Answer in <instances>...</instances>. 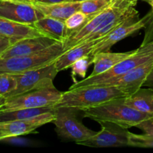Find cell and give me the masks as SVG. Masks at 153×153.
Returning a JSON list of instances; mask_svg holds the SVG:
<instances>
[{"instance_id":"cell-1","label":"cell","mask_w":153,"mask_h":153,"mask_svg":"<svg viewBox=\"0 0 153 153\" xmlns=\"http://www.w3.org/2000/svg\"><path fill=\"white\" fill-rule=\"evenodd\" d=\"M123 97H127L126 94L116 87L104 85L82 87L63 93L61 100L54 106V108L70 107L83 111L111 100Z\"/></svg>"},{"instance_id":"cell-2","label":"cell","mask_w":153,"mask_h":153,"mask_svg":"<svg viewBox=\"0 0 153 153\" xmlns=\"http://www.w3.org/2000/svg\"><path fill=\"white\" fill-rule=\"evenodd\" d=\"M138 0H113L105 8L90 18L78 31L70 34L64 42V52L74 47L91 32L106 26L111 22L126 17L136 11Z\"/></svg>"},{"instance_id":"cell-3","label":"cell","mask_w":153,"mask_h":153,"mask_svg":"<svg viewBox=\"0 0 153 153\" xmlns=\"http://www.w3.org/2000/svg\"><path fill=\"white\" fill-rule=\"evenodd\" d=\"M125 98H118L101 105L83 111L84 117L93 120L111 122L126 128L136 126L142 121L153 117L127 105Z\"/></svg>"},{"instance_id":"cell-4","label":"cell","mask_w":153,"mask_h":153,"mask_svg":"<svg viewBox=\"0 0 153 153\" xmlns=\"http://www.w3.org/2000/svg\"><path fill=\"white\" fill-rule=\"evenodd\" d=\"M64 52V43L58 41L47 49L31 55L0 58V73L20 74L54 62Z\"/></svg>"},{"instance_id":"cell-5","label":"cell","mask_w":153,"mask_h":153,"mask_svg":"<svg viewBox=\"0 0 153 153\" xmlns=\"http://www.w3.org/2000/svg\"><path fill=\"white\" fill-rule=\"evenodd\" d=\"M55 118L53 123L55 132L62 140L79 143L85 141L97 134L85 126L77 117L80 110L70 107L55 108Z\"/></svg>"},{"instance_id":"cell-6","label":"cell","mask_w":153,"mask_h":153,"mask_svg":"<svg viewBox=\"0 0 153 153\" xmlns=\"http://www.w3.org/2000/svg\"><path fill=\"white\" fill-rule=\"evenodd\" d=\"M63 93L54 88H46L9 97L0 111L16 109L53 107L61 100Z\"/></svg>"},{"instance_id":"cell-7","label":"cell","mask_w":153,"mask_h":153,"mask_svg":"<svg viewBox=\"0 0 153 153\" xmlns=\"http://www.w3.org/2000/svg\"><path fill=\"white\" fill-rule=\"evenodd\" d=\"M152 58L153 52H150V53L140 52H138V49H137V52L135 54L123 60L122 61L114 66L110 70H107L106 72L98 75V76H95L91 78L87 77L83 80L74 82V84L70 86L69 90L82 88V87L98 85L108 82V81L114 80V79L121 77L123 75L126 74L128 72L131 71L137 66L140 65Z\"/></svg>"},{"instance_id":"cell-8","label":"cell","mask_w":153,"mask_h":153,"mask_svg":"<svg viewBox=\"0 0 153 153\" xmlns=\"http://www.w3.org/2000/svg\"><path fill=\"white\" fill-rule=\"evenodd\" d=\"M138 15L137 11L128 16L117 27L100 39L98 43L93 47L90 55L94 57L95 54L99 52L110 51L112 46L117 43L146 27V24L152 18V13L147 14L142 19H138Z\"/></svg>"},{"instance_id":"cell-9","label":"cell","mask_w":153,"mask_h":153,"mask_svg":"<svg viewBox=\"0 0 153 153\" xmlns=\"http://www.w3.org/2000/svg\"><path fill=\"white\" fill-rule=\"evenodd\" d=\"M54 62L37 70L16 74L18 81L17 86L6 98L34 90L54 88L53 80L58 73Z\"/></svg>"},{"instance_id":"cell-10","label":"cell","mask_w":153,"mask_h":153,"mask_svg":"<svg viewBox=\"0 0 153 153\" xmlns=\"http://www.w3.org/2000/svg\"><path fill=\"white\" fill-rule=\"evenodd\" d=\"M102 129L88 140L78 144L90 147H122L129 146L130 131L128 128L111 122H98Z\"/></svg>"},{"instance_id":"cell-11","label":"cell","mask_w":153,"mask_h":153,"mask_svg":"<svg viewBox=\"0 0 153 153\" xmlns=\"http://www.w3.org/2000/svg\"><path fill=\"white\" fill-rule=\"evenodd\" d=\"M40 10L26 0H0V17L27 25H33L43 17Z\"/></svg>"},{"instance_id":"cell-12","label":"cell","mask_w":153,"mask_h":153,"mask_svg":"<svg viewBox=\"0 0 153 153\" xmlns=\"http://www.w3.org/2000/svg\"><path fill=\"white\" fill-rule=\"evenodd\" d=\"M153 67V58L137 66L126 74L114 80L108 81L98 85L113 86L122 90L127 97L134 94L142 88Z\"/></svg>"},{"instance_id":"cell-13","label":"cell","mask_w":153,"mask_h":153,"mask_svg":"<svg viewBox=\"0 0 153 153\" xmlns=\"http://www.w3.org/2000/svg\"><path fill=\"white\" fill-rule=\"evenodd\" d=\"M55 118V109L52 111L28 119L10 122L0 123V129L4 134L5 139L29 134L45 124L53 123Z\"/></svg>"},{"instance_id":"cell-14","label":"cell","mask_w":153,"mask_h":153,"mask_svg":"<svg viewBox=\"0 0 153 153\" xmlns=\"http://www.w3.org/2000/svg\"><path fill=\"white\" fill-rule=\"evenodd\" d=\"M57 42V40L45 35L22 39L13 43L0 56V58L31 55L47 49Z\"/></svg>"},{"instance_id":"cell-15","label":"cell","mask_w":153,"mask_h":153,"mask_svg":"<svg viewBox=\"0 0 153 153\" xmlns=\"http://www.w3.org/2000/svg\"><path fill=\"white\" fill-rule=\"evenodd\" d=\"M0 35L9 37L16 43L22 39L43 34L33 25L19 23L0 17Z\"/></svg>"},{"instance_id":"cell-16","label":"cell","mask_w":153,"mask_h":153,"mask_svg":"<svg viewBox=\"0 0 153 153\" xmlns=\"http://www.w3.org/2000/svg\"><path fill=\"white\" fill-rule=\"evenodd\" d=\"M137 52V49L135 50L125 52H111L110 51L108 52H101L95 54L93 57V64L94 69L92 73L88 77H94L95 76L102 74L107 70L117 64L123 60L128 58L131 55H134Z\"/></svg>"},{"instance_id":"cell-17","label":"cell","mask_w":153,"mask_h":153,"mask_svg":"<svg viewBox=\"0 0 153 153\" xmlns=\"http://www.w3.org/2000/svg\"><path fill=\"white\" fill-rule=\"evenodd\" d=\"M100 39L101 38L79 44L63 52L54 62L58 73L71 67L73 64L81 58L91 55L93 47L98 43Z\"/></svg>"},{"instance_id":"cell-18","label":"cell","mask_w":153,"mask_h":153,"mask_svg":"<svg viewBox=\"0 0 153 153\" xmlns=\"http://www.w3.org/2000/svg\"><path fill=\"white\" fill-rule=\"evenodd\" d=\"M44 16L65 21L73 13L79 10L81 2L63 1L55 4H41L31 1Z\"/></svg>"},{"instance_id":"cell-19","label":"cell","mask_w":153,"mask_h":153,"mask_svg":"<svg viewBox=\"0 0 153 153\" xmlns=\"http://www.w3.org/2000/svg\"><path fill=\"white\" fill-rule=\"evenodd\" d=\"M34 26L43 35L51 37L57 41L64 43L68 37L65 23L60 19L43 16L34 22Z\"/></svg>"},{"instance_id":"cell-20","label":"cell","mask_w":153,"mask_h":153,"mask_svg":"<svg viewBox=\"0 0 153 153\" xmlns=\"http://www.w3.org/2000/svg\"><path fill=\"white\" fill-rule=\"evenodd\" d=\"M127 105L142 113L153 116V89L140 88L134 94L126 97Z\"/></svg>"},{"instance_id":"cell-21","label":"cell","mask_w":153,"mask_h":153,"mask_svg":"<svg viewBox=\"0 0 153 153\" xmlns=\"http://www.w3.org/2000/svg\"><path fill=\"white\" fill-rule=\"evenodd\" d=\"M52 111H54L53 107L23 108L0 111V123L10 122V121L19 120L34 117L43 114L46 112Z\"/></svg>"},{"instance_id":"cell-22","label":"cell","mask_w":153,"mask_h":153,"mask_svg":"<svg viewBox=\"0 0 153 153\" xmlns=\"http://www.w3.org/2000/svg\"><path fill=\"white\" fill-rule=\"evenodd\" d=\"M113 0H86L81 2L79 10L91 18L105 8Z\"/></svg>"},{"instance_id":"cell-23","label":"cell","mask_w":153,"mask_h":153,"mask_svg":"<svg viewBox=\"0 0 153 153\" xmlns=\"http://www.w3.org/2000/svg\"><path fill=\"white\" fill-rule=\"evenodd\" d=\"M89 19L90 18L81 10H78V11L73 13L71 16H69L64 21L67 33H68V37L75 31L80 29L88 22Z\"/></svg>"},{"instance_id":"cell-24","label":"cell","mask_w":153,"mask_h":153,"mask_svg":"<svg viewBox=\"0 0 153 153\" xmlns=\"http://www.w3.org/2000/svg\"><path fill=\"white\" fill-rule=\"evenodd\" d=\"M17 84L16 74L0 73V97H7L16 89Z\"/></svg>"},{"instance_id":"cell-25","label":"cell","mask_w":153,"mask_h":153,"mask_svg":"<svg viewBox=\"0 0 153 153\" xmlns=\"http://www.w3.org/2000/svg\"><path fill=\"white\" fill-rule=\"evenodd\" d=\"M92 64L93 57L91 55H87V56L84 57V58H81L79 61H76L71 67L73 68V72H72L73 79L76 75L82 76V77H85L88 68Z\"/></svg>"},{"instance_id":"cell-26","label":"cell","mask_w":153,"mask_h":153,"mask_svg":"<svg viewBox=\"0 0 153 153\" xmlns=\"http://www.w3.org/2000/svg\"><path fill=\"white\" fill-rule=\"evenodd\" d=\"M129 146L150 147L153 146V139L146 134H135L131 132L129 136Z\"/></svg>"},{"instance_id":"cell-27","label":"cell","mask_w":153,"mask_h":153,"mask_svg":"<svg viewBox=\"0 0 153 153\" xmlns=\"http://www.w3.org/2000/svg\"><path fill=\"white\" fill-rule=\"evenodd\" d=\"M135 127L141 129L146 135L153 139V117L142 121Z\"/></svg>"},{"instance_id":"cell-28","label":"cell","mask_w":153,"mask_h":153,"mask_svg":"<svg viewBox=\"0 0 153 153\" xmlns=\"http://www.w3.org/2000/svg\"><path fill=\"white\" fill-rule=\"evenodd\" d=\"M13 43H15V42L10 38L5 36L0 35V56Z\"/></svg>"},{"instance_id":"cell-29","label":"cell","mask_w":153,"mask_h":153,"mask_svg":"<svg viewBox=\"0 0 153 153\" xmlns=\"http://www.w3.org/2000/svg\"><path fill=\"white\" fill-rule=\"evenodd\" d=\"M138 52H144V53L153 52V40L144 43V44H142V46L138 48Z\"/></svg>"},{"instance_id":"cell-30","label":"cell","mask_w":153,"mask_h":153,"mask_svg":"<svg viewBox=\"0 0 153 153\" xmlns=\"http://www.w3.org/2000/svg\"><path fill=\"white\" fill-rule=\"evenodd\" d=\"M143 87H147V88H150L153 89V67L149 74L148 75Z\"/></svg>"},{"instance_id":"cell-31","label":"cell","mask_w":153,"mask_h":153,"mask_svg":"<svg viewBox=\"0 0 153 153\" xmlns=\"http://www.w3.org/2000/svg\"><path fill=\"white\" fill-rule=\"evenodd\" d=\"M26 1H33V2L41 3V4H55V3L67 1V0H26Z\"/></svg>"},{"instance_id":"cell-32","label":"cell","mask_w":153,"mask_h":153,"mask_svg":"<svg viewBox=\"0 0 153 153\" xmlns=\"http://www.w3.org/2000/svg\"><path fill=\"white\" fill-rule=\"evenodd\" d=\"M6 100H7V98L4 97H0V108L2 107L3 105H4V103H5L6 102Z\"/></svg>"},{"instance_id":"cell-33","label":"cell","mask_w":153,"mask_h":153,"mask_svg":"<svg viewBox=\"0 0 153 153\" xmlns=\"http://www.w3.org/2000/svg\"><path fill=\"white\" fill-rule=\"evenodd\" d=\"M5 139V137H4V134L3 133V131L0 129V141L1 140H3Z\"/></svg>"},{"instance_id":"cell-34","label":"cell","mask_w":153,"mask_h":153,"mask_svg":"<svg viewBox=\"0 0 153 153\" xmlns=\"http://www.w3.org/2000/svg\"><path fill=\"white\" fill-rule=\"evenodd\" d=\"M86 0H67V1H71V2H82Z\"/></svg>"}]
</instances>
